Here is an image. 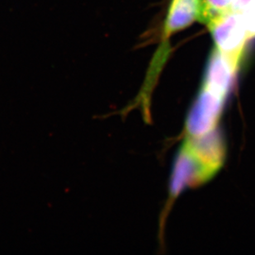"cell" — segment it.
Wrapping results in <instances>:
<instances>
[{"instance_id":"cell-1","label":"cell","mask_w":255,"mask_h":255,"mask_svg":"<svg viewBox=\"0 0 255 255\" xmlns=\"http://www.w3.org/2000/svg\"><path fill=\"white\" fill-rule=\"evenodd\" d=\"M217 49L238 69L247 41L251 38L241 12H225L207 25Z\"/></svg>"},{"instance_id":"cell-2","label":"cell","mask_w":255,"mask_h":255,"mask_svg":"<svg viewBox=\"0 0 255 255\" xmlns=\"http://www.w3.org/2000/svg\"><path fill=\"white\" fill-rule=\"evenodd\" d=\"M236 70L227 58L215 49L207 65L202 93L222 101L231 87Z\"/></svg>"},{"instance_id":"cell-3","label":"cell","mask_w":255,"mask_h":255,"mask_svg":"<svg viewBox=\"0 0 255 255\" xmlns=\"http://www.w3.org/2000/svg\"><path fill=\"white\" fill-rule=\"evenodd\" d=\"M202 0H173L164 26V38L198 20Z\"/></svg>"},{"instance_id":"cell-4","label":"cell","mask_w":255,"mask_h":255,"mask_svg":"<svg viewBox=\"0 0 255 255\" xmlns=\"http://www.w3.org/2000/svg\"><path fill=\"white\" fill-rule=\"evenodd\" d=\"M236 11L241 12L243 16L251 38L255 36V0H239Z\"/></svg>"},{"instance_id":"cell-5","label":"cell","mask_w":255,"mask_h":255,"mask_svg":"<svg viewBox=\"0 0 255 255\" xmlns=\"http://www.w3.org/2000/svg\"><path fill=\"white\" fill-rule=\"evenodd\" d=\"M239 0H203L205 7L217 13H225L235 10Z\"/></svg>"}]
</instances>
